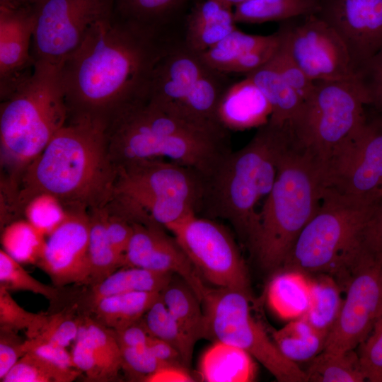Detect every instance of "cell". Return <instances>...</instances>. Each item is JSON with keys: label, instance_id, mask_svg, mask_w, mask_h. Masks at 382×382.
<instances>
[{"label": "cell", "instance_id": "6da1fadb", "mask_svg": "<svg viewBox=\"0 0 382 382\" xmlns=\"http://www.w3.org/2000/svg\"><path fill=\"white\" fill-rule=\"evenodd\" d=\"M169 42L114 12L94 24L60 66L69 115L108 118L146 97Z\"/></svg>", "mask_w": 382, "mask_h": 382}, {"label": "cell", "instance_id": "7a4b0ae2", "mask_svg": "<svg viewBox=\"0 0 382 382\" xmlns=\"http://www.w3.org/2000/svg\"><path fill=\"white\" fill-rule=\"evenodd\" d=\"M108 118L69 115L41 154L21 175L16 206L40 193L57 197L67 209L105 205L116 170L108 153Z\"/></svg>", "mask_w": 382, "mask_h": 382}, {"label": "cell", "instance_id": "3957f363", "mask_svg": "<svg viewBox=\"0 0 382 382\" xmlns=\"http://www.w3.org/2000/svg\"><path fill=\"white\" fill-rule=\"evenodd\" d=\"M107 139L115 168L141 160L166 158L194 169L204 178L232 151L228 130L185 120L146 98L108 117Z\"/></svg>", "mask_w": 382, "mask_h": 382}, {"label": "cell", "instance_id": "277c9868", "mask_svg": "<svg viewBox=\"0 0 382 382\" xmlns=\"http://www.w3.org/2000/svg\"><path fill=\"white\" fill-rule=\"evenodd\" d=\"M243 147L229 152L204 178L199 214L228 221L250 248L256 236L259 203L272 188L286 127L267 122Z\"/></svg>", "mask_w": 382, "mask_h": 382}, {"label": "cell", "instance_id": "5b68a950", "mask_svg": "<svg viewBox=\"0 0 382 382\" xmlns=\"http://www.w3.org/2000/svg\"><path fill=\"white\" fill-rule=\"evenodd\" d=\"M323 190L319 163L292 146L289 138L249 248L262 269L274 272L282 268L299 233L316 212Z\"/></svg>", "mask_w": 382, "mask_h": 382}, {"label": "cell", "instance_id": "8992f818", "mask_svg": "<svg viewBox=\"0 0 382 382\" xmlns=\"http://www.w3.org/2000/svg\"><path fill=\"white\" fill-rule=\"evenodd\" d=\"M68 117L60 67L36 63L32 76L1 100L0 143L4 163L21 176Z\"/></svg>", "mask_w": 382, "mask_h": 382}, {"label": "cell", "instance_id": "52a82bcc", "mask_svg": "<svg viewBox=\"0 0 382 382\" xmlns=\"http://www.w3.org/2000/svg\"><path fill=\"white\" fill-rule=\"evenodd\" d=\"M376 203L323 188L319 207L296 238L282 268L338 280L351 261L364 225Z\"/></svg>", "mask_w": 382, "mask_h": 382}, {"label": "cell", "instance_id": "ba28073f", "mask_svg": "<svg viewBox=\"0 0 382 382\" xmlns=\"http://www.w3.org/2000/svg\"><path fill=\"white\" fill-rule=\"evenodd\" d=\"M228 76L209 66L182 41L170 42L154 68L146 98L191 122L222 126L217 109L231 83Z\"/></svg>", "mask_w": 382, "mask_h": 382}, {"label": "cell", "instance_id": "9c48e42d", "mask_svg": "<svg viewBox=\"0 0 382 382\" xmlns=\"http://www.w3.org/2000/svg\"><path fill=\"white\" fill-rule=\"evenodd\" d=\"M367 102L355 78L315 81L286 126L291 144L321 165L332 151L367 120Z\"/></svg>", "mask_w": 382, "mask_h": 382}, {"label": "cell", "instance_id": "30bf717a", "mask_svg": "<svg viewBox=\"0 0 382 382\" xmlns=\"http://www.w3.org/2000/svg\"><path fill=\"white\" fill-rule=\"evenodd\" d=\"M252 297L241 291L209 288L202 301L204 339L221 341L248 352L280 382H307L305 371L285 357L251 313Z\"/></svg>", "mask_w": 382, "mask_h": 382}, {"label": "cell", "instance_id": "8fae6325", "mask_svg": "<svg viewBox=\"0 0 382 382\" xmlns=\"http://www.w3.org/2000/svg\"><path fill=\"white\" fill-rule=\"evenodd\" d=\"M325 190L365 202L382 199V123L369 117L320 166Z\"/></svg>", "mask_w": 382, "mask_h": 382}, {"label": "cell", "instance_id": "7c38bea8", "mask_svg": "<svg viewBox=\"0 0 382 382\" xmlns=\"http://www.w3.org/2000/svg\"><path fill=\"white\" fill-rule=\"evenodd\" d=\"M170 232L203 279L216 287L241 291L252 297L245 260L223 225L195 214Z\"/></svg>", "mask_w": 382, "mask_h": 382}, {"label": "cell", "instance_id": "4fadbf2b", "mask_svg": "<svg viewBox=\"0 0 382 382\" xmlns=\"http://www.w3.org/2000/svg\"><path fill=\"white\" fill-rule=\"evenodd\" d=\"M114 12V0H44L35 6L32 54L60 67L91 28Z\"/></svg>", "mask_w": 382, "mask_h": 382}, {"label": "cell", "instance_id": "5bb4252c", "mask_svg": "<svg viewBox=\"0 0 382 382\" xmlns=\"http://www.w3.org/2000/svg\"><path fill=\"white\" fill-rule=\"evenodd\" d=\"M277 32L282 45L312 81L355 77L345 44L316 13L281 22Z\"/></svg>", "mask_w": 382, "mask_h": 382}, {"label": "cell", "instance_id": "9a60e30c", "mask_svg": "<svg viewBox=\"0 0 382 382\" xmlns=\"http://www.w3.org/2000/svg\"><path fill=\"white\" fill-rule=\"evenodd\" d=\"M115 170L111 197L176 199L190 204L199 214L204 178L194 169L156 158L126 163Z\"/></svg>", "mask_w": 382, "mask_h": 382}, {"label": "cell", "instance_id": "2e32d148", "mask_svg": "<svg viewBox=\"0 0 382 382\" xmlns=\"http://www.w3.org/2000/svg\"><path fill=\"white\" fill-rule=\"evenodd\" d=\"M339 316L324 350L355 349L369 335L382 313V265L356 270L345 287Z\"/></svg>", "mask_w": 382, "mask_h": 382}, {"label": "cell", "instance_id": "e0dca14e", "mask_svg": "<svg viewBox=\"0 0 382 382\" xmlns=\"http://www.w3.org/2000/svg\"><path fill=\"white\" fill-rule=\"evenodd\" d=\"M89 231L86 210L69 209L66 219L47 236L36 265L55 286L90 284Z\"/></svg>", "mask_w": 382, "mask_h": 382}, {"label": "cell", "instance_id": "ac0fdd59", "mask_svg": "<svg viewBox=\"0 0 382 382\" xmlns=\"http://www.w3.org/2000/svg\"><path fill=\"white\" fill-rule=\"evenodd\" d=\"M316 14L345 44L354 73L382 46V0H320Z\"/></svg>", "mask_w": 382, "mask_h": 382}, {"label": "cell", "instance_id": "d6986e66", "mask_svg": "<svg viewBox=\"0 0 382 382\" xmlns=\"http://www.w3.org/2000/svg\"><path fill=\"white\" fill-rule=\"evenodd\" d=\"M133 233L124 255L123 267L170 273L183 279L202 301L208 290L203 279L175 238L162 226L132 222Z\"/></svg>", "mask_w": 382, "mask_h": 382}, {"label": "cell", "instance_id": "ffe728a7", "mask_svg": "<svg viewBox=\"0 0 382 382\" xmlns=\"http://www.w3.org/2000/svg\"><path fill=\"white\" fill-rule=\"evenodd\" d=\"M35 6L0 7V98L4 100L33 75L32 41Z\"/></svg>", "mask_w": 382, "mask_h": 382}, {"label": "cell", "instance_id": "44dd1931", "mask_svg": "<svg viewBox=\"0 0 382 382\" xmlns=\"http://www.w3.org/2000/svg\"><path fill=\"white\" fill-rule=\"evenodd\" d=\"M196 0H114L115 13L170 42L181 39L185 16Z\"/></svg>", "mask_w": 382, "mask_h": 382}, {"label": "cell", "instance_id": "7402d4cb", "mask_svg": "<svg viewBox=\"0 0 382 382\" xmlns=\"http://www.w3.org/2000/svg\"><path fill=\"white\" fill-rule=\"evenodd\" d=\"M271 114L268 100L248 76L230 84L217 109L219 122L230 132L259 128L269 122Z\"/></svg>", "mask_w": 382, "mask_h": 382}, {"label": "cell", "instance_id": "603a6c76", "mask_svg": "<svg viewBox=\"0 0 382 382\" xmlns=\"http://www.w3.org/2000/svg\"><path fill=\"white\" fill-rule=\"evenodd\" d=\"M236 24L231 7L219 0H196L185 16L181 40L201 54L237 28Z\"/></svg>", "mask_w": 382, "mask_h": 382}, {"label": "cell", "instance_id": "cb8c5ba5", "mask_svg": "<svg viewBox=\"0 0 382 382\" xmlns=\"http://www.w3.org/2000/svg\"><path fill=\"white\" fill-rule=\"evenodd\" d=\"M253 359L239 347L214 341L201 357L199 374L207 382L252 381L256 371Z\"/></svg>", "mask_w": 382, "mask_h": 382}, {"label": "cell", "instance_id": "d4e9b609", "mask_svg": "<svg viewBox=\"0 0 382 382\" xmlns=\"http://www.w3.org/2000/svg\"><path fill=\"white\" fill-rule=\"evenodd\" d=\"M175 274L137 267H124L91 286L83 302L89 308L100 299L123 293L161 292Z\"/></svg>", "mask_w": 382, "mask_h": 382}, {"label": "cell", "instance_id": "484cf974", "mask_svg": "<svg viewBox=\"0 0 382 382\" xmlns=\"http://www.w3.org/2000/svg\"><path fill=\"white\" fill-rule=\"evenodd\" d=\"M267 288V301L280 318L294 320L303 317L310 302V282L307 274L291 270H280Z\"/></svg>", "mask_w": 382, "mask_h": 382}, {"label": "cell", "instance_id": "4316f807", "mask_svg": "<svg viewBox=\"0 0 382 382\" xmlns=\"http://www.w3.org/2000/svg\"><path fill=\"white\" fill-rule=\"evenodd\" d=\"M160 296V292L118 294L100 299L89 310L96 321L117 330L139 320Z\"/></svg>", "mask_w": 382, "mask_h": 382}, {"label": "cell", "instance_id": "83f0119b", "mask_svg": "<svg viewBox=\"0 0 382 382\" xmlns=\"http://www.w3.org/2000/svg\"><path fill=\"white\" fill-rule=\"evenodd\" d=\"M245 76L255 83L268 100L272 107L268 122L286 127L303 103L296 92L284 80L270 60Z\"/></svg>", "mask_w": 382, "mask_h": 382}, {"label": "cell", "instance_id": "f1b7e54d", "mask_svg": "<svg viewBox=\"0 0 382 382\" xmlns=\"http://www.w3.org/2000/svg\"><path fill=\"white\" fill-rule=\"evenodd\" d=\"M161 298L192 342L204 339L205 316L202 301L183 279L174 280L173 276L161 292Z\"/></svg>", "mask_w": 382, "mask_h": 382}, {"label": "cell", "instance_id": "f546056e", "mask_svg": "<svg viewBox=\"0 0 382 382\" xmlns=\"http://www.w3.org/2000/svg\"><path fill=\"white\" fill-rule=\"evenodd\" d=\"M309 277L310 302L303 316L315 329L328 336L341 310L342 288L336 279L327 274Z\"/></svg>", "mask_w": 382, "mask_h": 382}, {"label": "cell", "instance_id": "4dcf8cb0", "mask_svg": "<svg viewBox=\"0 0 382 382\" xmlns=\"http://www.w3.org/2000/svg\"><path fill=\"white\" fill-rule=\"evenodd\" d=\"M320 3V0H245L234 6L233 16L236 23H281L317 13Z\"/></svg>", "mask_w": 382, "mask_h": 382}, {"label": "cell", "instance_id": "1f68e13d", "mask_svg": "<svg viewBox=\"0 0 382 382\" xmlns=\"http://www.w3.org/2000/svg\"><path fill=\"white\" fill-rule=\"evenodd\" d=\"M327 337L303 317L291 320L272 334V339L282 354L296 364L311 360L323 352Z\"/></svg>", "mask_w": 382, "mask_h": 382}, {"label": "cell", "instance_id": "d6a6232c", "mask_svg": "<svg viewBox=\"0 0 382 382\" xmlns=\"http://www.w3.org/2000/svg\"><path fill=\"white\" fill-rule=\"evenodd\" d=\"M89 231L90 285L101 282L120 267L124 257L113 248L107 235L104 206L91 209Z\"/></svg>", "mask_w": 382, "mask_h": 382}, {"label": "cell", "instance_id": "836d02e7", "mask_svg": "<svg viewBox=\"0 0 382 382\" xmlns=\"http://www.w3.org/2000/svg\"><path fill=\"white\" fill-rule=\"evenodd\" d=\"M307 381L363 382L366 381L359 357L355 349L342 352L323 350L313 359L305 371Z\"/></svg>", "mask_w": 382, "mask_h": 382}, {"label": "cell", "instance_id": "e575fe53", "mask_svg": "<svg viewBox=\"0 0 382 382\" xmlns=\"http://www.w3.org/2000/svg\"><path fill=\"white\" fill-rule=\"evenodd\" d=\"M142 320L149 333L173 346L180 354L185 366L189 369L195 343L168 311L161 296L146 312Z\"/></svg>", "mask_w": 382, "mask_h": 382}, {"label": "cell", "instance_id": "d590c367", "mask_svg": "<svg viewBox=\"0 0 382 382\" xmlns=\"http://www.w3.org/2000/svg\"><path fill=\"white\" fill-rule=\"evenodd\" d=\"M277 33L268 35L247 34L236 28L215 45L199 54L214 69L224 73L243 54L273 42Z\"/></svg>", "mask_w": 382, "mask_h": 382}, {"label": "cell", "instance_id": "8d00e7d4", "mask_svg": "<svg viewBox=\"0 0 382 382\" xmlns=\"http://www.w3.org/2000/svg\"><path fill=\"white\" fill-rule=\"evenodd\" d=\"M382 265V199L377 202L359 233L344 276L346 283L358 269Z\"/></svg>", "mask_w": 382, "mask_h": 382}, {"label": "cell", "instance_id": "74e56055", "mask_svg": "<svg viewBox=\"0 0 382 382\" xmlns=\"http://www.w3.org/2000/svg\"><path fill=\"white\" fill-rule=\"evenodd\" d=\"M45 239L26 219H18L4 227L1 243L2 249L20 263L36 265Z\"/></svg>", "mask_w": 382, "mask_h": 382}, {"label": "cell", "instance_id": "f35d334b", "mask_svg": "<svg viewBox=\"0 0 382 382\" xmlns=\"http://www.w3.org/2000/svg\"><path fill=\"white\" fill-rule=\"evenodd\" d=\"M78 335L83 337L103 364L110 380L122 369L120 345L114 331L89 316H81Z\"/></svg>", "mask_w": 382, "mask_h": 382}, {"label": "cell", "instance_id": "ab89813d", "mask_svg": "<svg viewBox=\"0 0 382 382\" xmlns=\"http://www.w3.org/2000/svg\"><path fill=\"white\" fill-rule=\"evenodd\" d=\"M79 370H59L30 352H26L1 380L4 382H71Z\"/></svg>", "mask_w": 382, "mask_h": 382}, {"label": "cell", "instance_id": "60d3db41", "mask_svg": "<svg viewBox=\"0 0 382 382\" xmlns=\"http://www.w3.org/2000/svg\"><path fill=\"white\" fill-rule=\"evenodd\" d=\"M23 209L25 219L45 236L54 231L69 214L60 199L45 192L31 197Z\"/></svg>", "mask_w": 382, "mask_h": 382}, {"label": "cell", "instance_id": "b9f144b4", "mask_svg": "<svg viewBox=\"0 0 382 382\" xmlns=\"http://www.w3.org/2000/svg\"><path fill=\"white\" fill-rule=\"evenodd\" d=\"M48 314L34 313L22 308L9 291L0 286V328L17 332L23 330L26 339L35 337L45 323Z\"/></svg>", "mask_w": 382, "mask_h": 382}, {"label": "cell", "instance_id": "7bdbcfd3", "mask_svg": "<svg viewBox=\"0 0 382 382\" xmlns=\"http://www.w3.org/2000/svg\"><path fill=\"white\" fill-rule=\"evenodd\" d=\"M21 264L1 249L0 286L8 291H28L40 294L50 301L58 300L60 293L57 288L45 284L34 278Z\"/></svg>", "mask_w": 382, "mask_h": 382}, {"label": "cell", "instance_id": "ee69618b", "mask_svg": "<svg viewBox=\"0 0 382 382\" xmlns=\"http://www.w3.org/2000/svg\"><path fill=\"white\" fill-rule=\"evenodd\" d=\"M366 98L367 116L382 123V46L355 73Z\"/></svg>", "mask_w": 382, "mask_h": 382}, {"label": "cell", "instance_id": "f6af8a7d", "mask_svg": "<svg viewBox=\"0 0 382 382\" xmlns=\"http://www.w3.org/2000/svg\"><path fill=\"white\" fill-rule=\"evenodd\" d=\"M80 320L81 318L74 317L69 312L61 311L48 315L39 333L32 339L66 347L76 340Z\"/></svg>", "mask_w": 382, "mask_h": 382}, {"label": "cell", "instance_id": "bcb514c9", "mask_svg": "<svg viewBox=\"0 0 382 382\" xmlns=\"http://www.w3.org/2000/svg\"><path fill=\"white\" fill-rule=\"evenodd\" d=\"M357 347L366 381L382 382V313L369 335Z\"/></svg>", "mask_w": 382, "mask_h": 382}, {"label": "cell", "instance_id": "7dc6e473", "mask_svg": "<svg viewBox=\"0 0 382 382\" xmlns=\"http://www.w3.org/2000/svg\"><path fill=\"white\" fill-rule=\"evenodd\" d=\"M270 62L303 102L311 95L315 88V81L293 60L282 45L280 40L279 47Z\"/></svg>", "mask_w": 382, "mask_h": 382}, {"label": "cell", "instance_id": "c3c4849f", "mask_svg": "<svg viewBox=\"0 0 382 382\" xmlns=\"http://www.w3.org/2000/svg\"><path fill=\"white\" fill-rule=\"evenodd\" d=\"M122 369L129 374L143 381L161 366L165 365L160 361L146 347H120Z\"/></svg>", "mask_w": 382, "mask_h": 382}, {"label": "cell", "instance_id": "681fc988", "mask_svg": "<svg viewBox=\"0 0 382 382\" xmlns=\"http://www.w3.org/2000/svg\"><path fill=\"white\" fill-rule=\"evenodd\" d=\"M76 367L91 381H109L105 368L88 341L77 335L71 353Z\"/></svg>", "mask_w": 382, "mask_h": 382}, {"label": "cell", "instance_id": "f907efd6", "mask_svg": "<svg viewBox=\"0 0 382 382\" xmlns=\"http://www.w3.org/2000/svg\"><path fill=\"white\" fill-rule=\"evenodd\" d=\"M26 352H30L52 366L64 371L79 370L66 347L37 341L33 339H26L24 342Z\"/></svg>", "mask_w": 382, "mask_h": 382}, {"label": "cell", "instance_id": "816d5d0a", "mask_svg": "<svg viewBox=\"0 0 382 382\" xmlns=\"http://www.w3.org/2000/svg\"><path fill=\"white\" fill-rule=\"evenodd\" d=\"M108 237L113 248L124 257L133 233V224L128 219L104 205Z\"/></svg>", "mask_w": 382, "mask_h": 382}, {"label": "cell", "instance_id": "f5cc1de1", "mask_svg": "<svg viewBox=\"0 0 382 382\" xmlns=\"http://www.w3.org/2000/svg\"><path fill=\"white\" fill-rule=\"evenodd\" d=\"M0 381L26 353L24 342L16 332L0 329Z\"/></svg>", "mask_w": 382, "mask_h": 382}, {"label": "cell", "instance_id": "db71d44e", "mask_svg": "<svg viewBox=\"0 0 382 382\" xmlns=\"http://www.w3.org/2000/svg\"><path fill=\"white\" fill-rule=\"evenodd\" d=\"M113 331L120 347H144L151 336L142 318L129 325Z\"/></svg>", "mask_w": 382, "mask_h": 382}, {"label": "cell", "instance_id": "11a10c76", "mask_svg": "<svg viewBox=\"0 0 382 382\" xmlns=\"http://www.w3.org/2000/svg\"><path fill=\"white\" fill-rule=\"evenodd\" d=\"M194 378L188 369L183 365L165 364L149 376L145 381L148 382H189Z\"/></svg>", "mask_w": 382, "mask_h": 382}, {"label": "cell", "instance_id": "9f6ffc18", "mask_svg": "<svg viewBox=\"0 0 382 382\" xmlns=\"http://www.w3.org/2000/svg\"><path fill=\"white\" fill-rule=\"evenodd\" d=\"M146 346L163 364L185 366L179 352L166 341L151 335Z\"/></svg>", "mask_w": 382, "mask_h": 382}, {"label": "cell", "instance_id": "6f0895ef", "mask_svg": "<svg viewBox=\"0 0 382 382\" xmlns=\"http://www.w3.org/2000/svg\"><path fill=\"white\" fill-rule=\"evenodd\" d=\"M43 1L44 0H0V4L16 6L26 5L36 6Z\"/></svg>", "mask_w": 382, "mask_h": 382}, {"label": "cell", "instance_id": "680465c9", "mask_svg": "<svg viewBox=\"0 0 382 382\" xmlns=\"http://www.w3.org/2000/svg\"><path fill=\"white\" fill-rule=\"evenodd\" d=\"M224 4L227 5L229 7H233L238 5V4L243 2L245 0H219Z\"/></svg>", "mask_w": 382, "mask_h": 382}]
</instances>
